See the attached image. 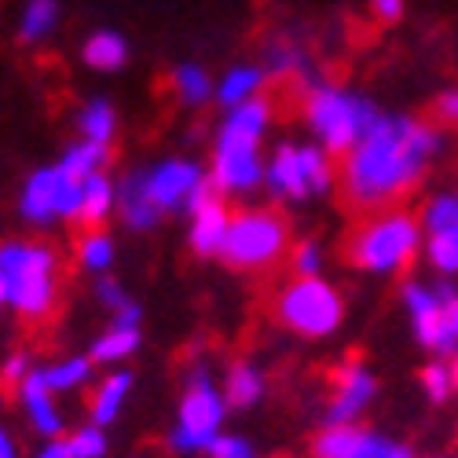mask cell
I'll list each match as a JSON object with an SVG mask.
<instances>
[{
  "label": "cell",
  "instance_id": "cell-24",
  "mask_svg": "<svg viewBox=\"0 0 458 458\" xmlns=\"http://www.w3.org/2000/svg\"><path fill=\"white\" fill-rule=\"evenodd\" d=\"M169 89H173L176 103L187 110H199V106L213 103V96H216V81L202 63H176L169 73Z\"/></svg>",
  "mask_w": 458,
  "mask_h": 458
},
{
  "label": "cell",
  "instance_id": "cell-19",
  "mask_svg": "<svg viewBox=\"0 0 458 458\" xmlns=\"http://www.w3.org/2000/svg\"><path fill=\"white\" fill-rule=\"evenodd\" d=\"M15 393H19V403H22L30 426H33L37 433H41L45 440L63 437V411H59V400H55V393L41 381V374L33 370Z\"/></svg>",
  "mask_w": 458,
  "mask_h": 458
},
{
  "label": "cell",
  "instance_id": "cell-28",
  "mask_svg": "<svg viewBox=\"0 0 458 458\" xmlns=\"http://www.w3.org/2000/svg\"><path fill=\"white\" fill-rule=\"evenodd\" d=\"M92 367H96L92 356H63V360H52L45 367H37V374H41V381L55 396H63V393H73V389L89 386Z\"/></svg>",
  "mask_w": 458,
  "mask_h": 458
},
{
  "label": "cell",
  "instance_id": "cell-23",
  "mask_svg": "<svg viewBox=\"0 0 458 458\" xmlns=\"http://www.w3.org/2000/svg\"><path fill=\"white\" fill-rule=\"evenodd\" d=\"M220 389H224L227 407L246 411V407H257V403L264 400V393H268V377H264V370H260L257 363L239 360V363L227 367V374H224V381H220Z\"/></svg>",
  "mask_w": 458,
  "mask_h": 458
},
{
  "label": "cell",
  "instance_id": "cell-35",
  "mask_svg": "<svg viewBox=\"0 0 458 458\" xmlns=\"http://www.w3.org/2000/svg\"><path fill=\"white\" fill-rule=\"evenodd\" d=\"M106 429L103 426H96V422H89V426H81L78 433H73L70 440H66V451H70V458H106Z\"/></svg>",
  "mask_w": 458,
  "mask_h": 458
},
{
  "label": "cell",
  "instance_id": "cell-5",
  "mask_svg": "<svg viewBox=\"0 0 458 458\" xmlns=\"http://www.w3.org/2000/svg\"><path fill=\"white\" fill-rule=\"evenodd\" d=\"M0 272L8 286V309L26 319H45L59 297V257L48 242H0Z\"/></svg>",
  "mask_w": 458,
  "mask_h": 458
},
{
  "label": "cell",
  "instance_id": "cell-30",
  "mask_svg": "<svg viewBox=\"0 0 458 458\" xmlns=\"http://www.w3.org/2000/svg\"><path fill=\"white\" fill-rule=\"evenodd\" d=\"M110 165V147L106 143H92V140H73L63 155H59V169L70 173L73 180H89V176H99L106 173Z\"/></svg>",
  "mask_w": 458,
  "mask_h": 458
},
{
  "label": "cell",
  "instance_id": "cell-1",
  "mask_svg": "<svg viewBox=\"0 0 458 458\" xmlns=\"http://www.w3.org/2000/svg\"><path fill=\"white\" fill-rule=\"evenodd\" d=\"M444 129L411 114H377L367 136L337 165V187L352 209H389L422 183L444 155Z\"/></svg>",
  "mask_w": 458,
  "mask_h": 458
},
{
  "label": "cell",
  "instance_id": "cell-27",
  "mask_svg": "<svg viewBox=\"0 0 458 458\" xmlns=\"http://www.w3.org/2000/svg\"><path fill=\"white\" fill-rule=\"evenodd\" d=\"M114 260H118V242L106 227H85V235L78 239V268L89 272L92 279L110 276Z\"/></svg>",
  "mask_w": 458,
  "mask_h": 458
},
{
  "label": "cell",
  "instance_id": "cell-39",
  "mask_svg": "<svg viewBox=\"0 0 458 458\" xmlns=\"http://www.w3.org/2000/svg\"><path fill=\"white\" fill-rule=\"evenodd\" d=\"M403 12H407V0H370V15H374L377 22H386V26L400 22Z\"/></svg>",
  "mask_w": 458,
  "mask_h": 458
},
{
  "label": "cell",
  "instance_id": "cell-37",
  "mask_svg": "<svg viewBox=\"0 0 458 458\" xmlns=\"http://www.w3.org/2000/svg\"><path fill=\"white\" fill-rule=\"evenodd\" d=\"M37 367H33V360H30V352H12L8 360H4V367H0V374H4V381H8V386H22V381L33 374Z\"/></svg>",
  "mask_w": 458,
  "mask_h": 458
},
{
  "label": "cell",
  "instance_id": "cell-36",
  "mask_svg": "<svg viewBox=\"0 0 458 458\" xmlns=\"http://www.w3.org/2000/svg\"><path fill=\"white\" fill-rule=\"evenodd\" d=\"M206 454H209V458H257L253 444H250L242 433H220V437L209 444Z\"/></svg>",
  "mask_w": 458,
  "mask_h": 458
},
{
  "label": "cell",
  "instance_id": "cell-14",
  "mask_svg": "<svg viewBox=\"0 0 458 458\" xmlns=\"http://www.w3.org/2000/svg\"><path fill=\"white\" fill-rule=\"evenodd\" d=\"M377 377L360 360L341 363L334 374V396L327 403V426H352L356 418L374 403Z\"/></svg>",
  "mask_w": 458,
  "mask_h": 458
},
{
  "label": "cell",
  "instance_id": "cell-12",
  "mask_svg": "<svg viewBox=\"0 0 458 458\" xmlns=\"http://www.w3.org/2000/svg\"><path fill=\"white\" fill-rule=\"evenodd\" d=\"M316 458H414V451L403 440H393L386 433H374L363 426H327L316 444Z\"/></svg>",
  "mask_w": 458,
  "mask_h": 458
},
{
  "label": "cell",
  "instance_id": "cell-18",
  "mask_svg": "<svg viewBox=\"0 0 458 458\" xmlns=\"http://www.w3.org/2000/svg\"><path fill=\"white\" fill-rule=\"evenodd\" d=\"M260 66L268 70V78L272 81H301L304 89L316 85V70H312V59L309 52H304L301 41H293V37H272L268 45H264L260 52Z\"/></svg>",
  "mask_w": 458,
  "mask_h": 458
},
{
  "label": "cell",
  "instance_id": "cell-7",
  "mask_svg": "<svg viewBox=\"0 0 458 458\" xmlns=\"http://www.w3.org/2000/svg\"><path fill=\"white\" fill-rule=\"evenodd\" d=\"M400 301L418 345L440 360H451L458 352V283L440 276L407 279L400 286Z\"/></svg>",
  "mask_w": 458,
  "mask_h": 458
},
{
  "label": "cell",
  "instance_id": "cell-25",
  "mask_svg": "<svg viewBox=\"0 0 458 458\" xmlns=\"http://www.w3.org/2000/svg\"><path fill=\"white\" fill-rule=\"evenodd\" d=\"M59 22H63L59 0H26L22 12H19V30H15V37H19V45L37 48V45L52 41L55 30H59Z\"/></svg>",
  "mask_w": 458,
  "mask_h": 458
},
{
  "label": "cell",
  "instance_id": "cell-13",
  "mask_svg": "<svg viewBox=\"0 0 458 458\" xmlns=\"http://www.w3.org/2000/svg\"><path fill=\"white\" fill-rule=\"evenodd\" d=\"M264 169H268V158H264L260 150L213 147L209 180L220 199H250L257 191H264Z\"/></svg>",
  "mask_w": 458,
  "mask_h": 458
},
{
  "label": "cell",
  "instance_id": "cell-6",
  "mask_svg": "<svg viewBox=\"0 0 458 458\" xmlns=\"http://www.w3.org/2000/svg\"><path fill=\"white\" fill-rule=\"evenodd\" d=\"M290 224L272 206H246L232 213V227L220 250V260L235 272H268L290 253Z\"/></svg>",
  "mask_w": 458,
  "mask_h": 458
},
{
  "label": "cell",
  "instance_id": "cell-34",
  "mask_svg": "<svg viewBox=\"0 0 458 458\" xmlns=\"http://www.w3.org/2000/svg\"><path fill=\"white\" fill-rule=\"evenodd\" d=\"M422 393L433 400V403H447L451 400V393L458 389V377H454V363L451 360H440V356H433L426 367H422Z\"/></svg>",
  "mask_w": 458,
  "mask_h": 458
},
{
  "label": "cell",
  "instance_id": "cell-17",
  "mask_svg": "<svg viewBox=\"0 0 458 458\" xmlns=\"http://www.w3.org/2000/svg\"><path fill=\"white\" fill-rule=\"evenodd\" d=\"M118 220L136 235H147L165 220V213L155 206V199L147 195V180H143V165L129 169L118 180Z\"/></svg>",
  "mask_w": 458,
  "mask_h": 458
},
{
  "label": "cell",
  "instance_id": "cell-41",
  "mask_svg": "<svg viewBox=\"0 0 458 458\" xmlns=\"http://www.w3.org/2000/svg\"><path fill=\"white\" fill-rule=\"evenodd\" d=\"M0 458H19V447L4 429H0Z\"/></svg>",
  "mask_w": 458,
  "mask_h": 458
},
{
  "label": "cell",
  "instance_id": "cell-20",
  "mask_svg": "<svg viewBox=\"0 0 458 458\" xmlns=\"http://www.w3.org/2000/svg\"><path fill=\"white\" fill-rule=\"evenodd\" d=\"M268 70H264L260 63H232L220 78H216V106L220 110H232V106H242L257 96H264V89H268Z\"/></svg>",
  "mask_w": 458,
  "mask_h": 458
},
{
  "label": "cell",
  "instance_id": "cell-29",
  "mask_svg": "<svg viewBox=\"0 0 458 458\" xmlns=\"http://www.w3.org/2000/svg\"><path fill=\"white\" fill-rule=\"evenodd\" d=\"M78 136L110 147L114 136H118V106H114L106 96H92L89 103H81V110H78Z\"/></svg>",
  "mask_w": 458,
  "mask_h": 458
},
{
  "label": "cell",
  "instance_id": "cell-32",
  "mask_svg": "<svg viewBox=\"0 0 458 458\" xmlns=\"http://www.w3.org/2000/svg\"><path fill=\"white\" fill-rule=\"evenodd\" d=\"M136 349H140V327L110 323V327L92 341L89 356H92L96 363H122V360H129Z\"/></svg>",
  "mask_w": 458,
  "mask_h": 458
},
{
  "label": "cell",
  "instance_id": "cell-15",
  "mask_svg": "<svg viewBox=\"0 0 458 458\" xmlns=\"http://www.w3.org/2000/svg\"><path fill=\"white\" fill-rule=\"evenodd\" d=\"M272 129V99L257 96L242 106L224 110V118L213 132V147H246V150H260L264 136Z\"/></svg>",
  "mask_w": 458,
  "mask_h": 458
},
{
  "label": "cell",
  "instance_id": "cell-38",
  "mask_svg": "<svg viewBox=\"0 0 458 458\" xmlns=\"http://www.w3.org/2000/svg\"><path fill=\"white\" fill-rule=\"evenodd\" d=\"M433 118H437V125H451V129H458V89H444V92L437 96V103H433Z\"/></svg>",
  "mask_w": 458,
  "mask_h": 458
},
{
  "label": "cell",
  "instance_id": "cell-31",
  "mask_svg": "<svg viewBox=\"0 0 458 458\" xmlns=\"http://www.w3.org/2000/svg\"><path fill=\"white\" fill-rule=\"evenodd\" d=\"M96 301L110 312V323H122V327H140L143 323V309L132 293H125V286L114 279V276H99L92 286Z\"/></svg>",
  "mask_w": 458,
  "mask_h": 458
},
{
  "label": "cell",
  "instance_id": "cell-22",
  "mask_svg": "<svg viewBox=\"0 0 458 458\" xmlns=\"http://www.w3.org/2000/svg\"><path fill=\"white\" fill-rule=\"evenodd\" d=\"M132 370H110L99 386H96V393H92V403H89V411H92V422L96 426H114L122 418V411H125V403H129V396H132Z\"/></svg>",
  "mask_w": 458,
  "mask_h": 458
},
{
  "label": "cell",
  "instance_id": "cell-3",
  "mask_svg": "<svg viewBox=\"0 0 458 458\" xmlns=\"http://www.w3.org/2000/svg\"><path fill=\"white\" fill-rule=\"evenodd\" d=\"M304 129L312 132V140L319 147H327L334 158H345L349 150L367 136V129L377 122V106L370 96H360L345 85L334 81H316L304 89Z\"/></svg>",
  "mask_w": 458,
  "mask_h": 458
},
{
  "label": "cell",
  "instance_id": "cell-33",
  "mask_svg": "<svg viewBox=\"0 0 458 458\" xmlns=\"http://www.w3.org/2000/svg\"><path fill=\"white\" fill-rule=\"evenodd\" d=\"M290 268L297 279H319L327 268V246L312 235H304L290 246Z\"/></svg>",
  "mask_w": 458,
  "mask_h": 458
},
{
  "label": "cell",
  "instance_id": "cell-26",
  "mask_svg": "<svg viewBox=\"0 0 458 458\" xmlns=\"http://www.w3.org/2000/svg\"><path fill=\"white\" fill-rule=\"evenodd\" d=\"M110 216H118V180L99 173L81 180V220L85 227H103Z\"/></svg>",
  "mask_w": 458,
  "mask_h": 458
},
{
  "label": "cell",
  "instance_id": "cell-11",
  "mask_svg": "<svg viewBox=\"0 0 458 458\" xmlns=\"http://www.w3.org/2000/svg\"><path fill=\"white\" fill-rule=\"evenodd\" d=\"M143 180H147V195L155 199V206L169 216V213H191L199 202H206L209 195H216V187L209 180V169L195 158H162L143 165Z\"/></svg>",
  "mask_w": 458,
  "mask_h": 458
},
{
  "label": "cell",
  "instance_id": "cell-16",
  "mask_svg": "<svg viewBox=\"0 0 458 458\" xmlns=\"http://www.w3.org/2000/svg\"><path fill=\"white\" fill-rule=\"evenodd\" d=\"M227 227H232V209H227V199L209 195L206 202H199L187 213V242L199 257H220Z\"/></svg>",
  "mask_w": 458,
  "mask_h": 458
},
{
  "label": "cell",
  "instance_id": "cell-42",
  "mask_svg": "<svg viewBox=\"0 0 458 458\" xmlns=\"http://www.w3.org/2000/svg\"><path fill=\"white\" fill-rule=\"evenodd\" d=\"M0 309H8V286H4V272H0Z\"/></svg>",
  "mask_w": 458,
  "mask_h": 458
},
{
  "label": "cell",
  "instance_id": "cell-10",
  "mask_svg": "<svg viewBox=\"0 0 458 458\" xmlns=\"http://www.w3.org/2000/svg\"><path fill=\"white\" fill-rule=\"evenodd\" d=\"M19 216L37 232L81 220V180L63 173L59 162L33 169L19 191Z\"/></svg>",
  "mask_w": 458,
  "mask_h": 458
},
{
  "label": "cell",
  "instance_id": "cell-21",
  "mask_svg": "<svg viewBox=\"0 0 458 458\" xmlns=\"http://www.w3.org/2000/svg\"><path fill=\"white\" fill-rule=\"evenodd\" d=\"M129 37L118 30H92L81 45V63L96 73H118L129 63Z\"/></svg>",
  "mask_w": 458,
  "mask_h": 458
},
{
  "label": "cell",
  "instance_id": "cell-4",
  "mask_svg": "<svg viewBox=\"0 0 458 458\" xmlns=\"http://www.w3.org/2000/svg\"><path fill=\"white\" fill-rule=\"evenodd\" d=\"M337 183L334 155L316 140H283L264 169V191L276 206H304L327 199Z\"/></svg>",
  "mask_w": 458,
  "mask_h": 458
},
{
  "label": "cell",
  "instance_id": "cell-8",
  "mask_svg": "<svg viewBox=\"0 0 458 458\" xmlns=\"http://www.w3.org/2000/svg\"><path fill=\"white\" fill-rule=\"evenodd\" d=\"M224 418H227L224 389L216 386L206 367H195L187 374L176 422L169 429V447L176 454H202V451H209V444L224 433Z\"/></svg>",
  "mask_w": 458,
  "mask_h": 458
},
{
  "label": "cell",
  "instance_id": "cell-43",
  "mask_svg": "<svg viewBox=\"0 0 458 458\" xmlns=\"http://www.w3.org/2000/svg\"><path fill=\"white\" fill-rule=\"evenodd\" d=\"M451 363H454V377H458V352H454V356H451Z\"/></svg>",
  "mask_w": 458,
  "mask_h": 458
},
{
  "label": "cell",
  "instance_id": "cell-9",
  "mask_svg": "<svg viewBox=\"0 0 458 458\" xmlns=\"http://www.w3.org/2000/svg\"><path fill=\"white\" fill-rule=\"evenodd\" d=\"M276 316L286 330L301 337H330L341 319H345V301L319 276V279H297L286 283L276 297Z\"/></svg>",
  "mask_w": 458,
  "mask_h": 458
},
{
  "label": "cell",
  "instance_id": "cell-2",
  "mask_svg": "<svg viewBox=\"0 0 458 458\" xmlns=\"http://www.w3.org/2000/svg\"><path fill=\"white\" fill-rule=\"evenodd\" d=\"M422 246H426L422 216L389 206L363 216V224L349 239V260L367 276H400L422 253Z\"/></svg>",
  "mask_w": 458,
  "mask_h": 458
},
{
  "label": "cell",
  "instance_id": "cell-40",
  "mask_svg": "<svg viewBox=\"0 0 458 458\" xmlns=\"http://www.w3.org/2000/svg\"><path fill=\"white\" fill-rule=\"evenodd\" d=\"M37 458H70V451H66V440H48L41 451H37Z\"/></svg>",
  "mask_w": 458,
  "mask_h": 458
}]
</instances>
